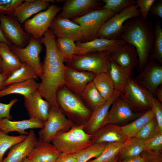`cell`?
<instances>
[{
  "label": "cell",
  "instance_id": "ffe728a7",
  "mask_svg": "<svg viewBox=\"0 0 162 162\" xmlns=\"http://www.w3.org/2000/svg\"><path fill=\"white\" fill-rule=\"evenodd\" d=\"M121 94L119 92L115 90L110 99L103 105L92 112L89 119L83 125V130L86 133L90 135H93L102 127L112 103Z\"/></svg>",
  "mask_w": 162,
  "mask_h": 162
},
{
  "label": "cell",
  "instance_id": "60d3db41",
  "mask_svg": "<svg viewBox=\"0 0 162 162\" xmlns=\"http://www.w3.org/2000/svg\"><path fill=\"white\" fill-rule=\"evenodd\" d=\"M162 132H159L156 135L144 141V152L151 154L162 153Z\"/></svg>",
  "mask_w": 162,
  "mask_h": 162
},
{
  "label": "cell",
  "instance_id": "2e32d148",
  "mask_svg": "<svg viewBox=\"0 0 162 162\" xmlns=\"http://www.w3.org/2000/svg\"><path fill=\"white\" fill-rule=\"evenodd\" d=\"M49 29L56 37L67 39L76 42L82 41L81 28L70 20L56 16L52 20Z\"/></svg>",
  "mask_w": 162,
  "mask_h": 162
},
{
  "label": "cell",
  "instance_id": "9f6ffc18",
  "mask_svg": "<svg viewBox=\"0 0 162 162\" xmlns=\"http://www.w3.org/2000/svg\"><path fill=\"white\" fill-rule=\"evenodd\" d=\"M20 162H32L29 160L27 157L23 159Z\"/></svg>",
  "mask_w": 162,
  "mask_h": 162
},
{
  "label": "cell",
  "instance_id": "52a82bcc",
  "mask_svg": "<svg viewBox=\"0 0 162 162\" xmlns=\"http://www.w3.org/2000/svg\"><path fill=\"white\" fill-rule=\"evenodd\" d=\"M140 16L139 10L136 4L129 6L116 13L108 20L99 32L96 38L118 39L125 22L130 19Z\"/></svg>",
  "mask_w": 162,
  "mask_h": 162
},
{
  "label": "cell",
  "instance_id": "f6af8a7d",
  "mask_svg": "<svg viewBox=\"0 0 162 162\" xmlns=\"http://www.w3.org/2000/svg\"><path fill=\"white\" fill-rule=\"evenodd\" d=\"M156 1L155 0L136 1V5L139 10L140 16L142 19L147 20L151 7Z\"/></svg>",
  "mask_w": 162,
  "mask_h": 162
},
{
  "label": "cell",
  "instance_id": "7a4b0ae2",
  "mask_svg": "<svg viewBox=\"0 0 162 162\" xmlns=\"http://www.w3.org/2000/svg\"><path fill=\"white\" fill-rule=\"evenodd\" d=\"M58 50L46 51L38 92L49 103L50 108L59 107L56 94L64 85L65 67Z\"/></svg>",
  "mask_w": 162,
  "mask_h": 162
},
{
  "label": "cell",
  "instance_id": "9c48e42d",
  "mask_svg": "<svg viewBox=\"0 0 162 162\" xmlns=\"http://www.w3.org/2000/svg\"><path fill=\"white\" fill-rule=\"evenodd\" d=\"M74 125L59 107L50 108L48 118L38 132L39 139L51 143L58 133L67 131Z\"/></svg>",
  "mask_w": 162,
  "mask_h": 162
},
{
  "label": "cell",
  "instance_id": "3957f363",
  "mask_svg": "<svg viewBox=\"0 0 162 162\" xmlns=\"http://www.w3.org/2000/svg\"><path fill=\"white\" fill-rule=\"evenodd\" d=\"M56 98L58 106L64 115L74 125L84 124L92 113L80 96L71 92L64 85L57 91Z\"/></svg>",
  "mask_w": 162,
  "mask_h": 162
},
{
  "label": "cell",
  "instance_id": "484cf974",
  "mask_svg": "<svg viewBox=\"0 0 162 162\" xmlns=\"http://www.w3.org/2000/svg\"><path fill=\"white\" fill-rule=\"evenodd\" d=\"M44 125V123L34 118L11 121L5 118L0 121V130L6 134L10 132L16 131L21 135H28L29 132L26 130L29 129H41Z\"/></svg>",
  "mask_w": 162,
  "mask_h": 162
},
{
  "label": "cell",
  "instance_id": "8fae6325",
  "mask_svg": "<svg viewBox=\"0 0 162 162\" xmlns=\"http://www.w3.org/2000/svg\"><path fill=\"white\" fill-rule=\"evenodd\" d=\"M42 43L40 38L30 37L28 44L24 48L13 45L10 46L12 51L21 62L30 65L41 78L43 73V64L40 61V54L42 50Z\"/></svg>",
  "mask_w": 162,
  "mask_h": 162
},
{
  "label": "cell",
  "instance_id": "83f0119b",
  "mask_svg": "<svg viewBox=\"0 0 162 162\" xmlns=\"http://www.w3.org/2000/svg\"><path fill=\"white\" fill-rule=\"evenodd\" d=\"M0 55L2 59V73L9 76L21 67L22 62L7 44L0 42Z\"/></svg>",
  "mask_w": 162,
  "mask_h": 162
},
{
  "label": "cell",
  "instance_id": "f5cc1de1",
  "mask_svg": "<svg viewBox=\"0 0 162 162\" xmlns=\"http://www.w3.org/2000/svg\"><path fill=\"white\" fill-rule=\"evenodd\" d=\"M154 96L160 102H162V86H159L156 89Z\"/></svg>",
  "mask_w": 162,
  "mask_h": 162
},
{
  "label": "cell",
  "instance_id": "cb8c5ba5",
  "mask_svg": "<svg viewBox=\"0 0 162 162\" xmlns=\"http://www.w3.org/2000/svg\"><path fill=\"white\" fill-rule=\"evenodd\" d=\"M60 153L52 144L39 139L27 158L32 162H55Z\"/></svg>",
  "mask_w": 162,
  "mask_h": 162
},
{
  "label": "cell",
  "instance_id": "9a60e30c",
  "mask_svg": "<svg viewBox=\"0 0 162 162\" xmlns=\"http://www.w3.org/2000/svg\"><path fill=\"white\" fill-rule=\"evenodd\" d=\"M154 96L156 89L162 84V66L156 60L151 59L135 80Z\"/></svg>",
  "mask_w": 162,
  "mask_h": 162
},
{
  "label": "cell",
  "instance_id": "bcb514c9",
  "mask_svg": "<svg viewBox=\"0 0 162 162\" xmlns=\"http://www.w3.org/2000/svg\"><path fill=\"white\" fill-rule=\"evenodd\" d=\"M18 100L17 99L14 98L11 100L8 104L0 102V121L5 118L10 120L12 118V116L10 113V110L12 106Z\"/></svg>",
  "mask_w": 162,
  "mask_h": 162
},
{
  "label": "cell",
  "instance_id": "ab89813d",
  "mask_svg": "<svg viewBox=\"0 0 162 162\" xmlns=\"http://www.w3.org/2000/svg\"><path fill=\"white\" fill-rule=\"evenodd\" d=\"M160 131L154 117L146 124L135 136L137 138L145 141L152 138Z\"/></svg>",
  "mask_w": 162,
  "mask_h": 162
},
{
  "label": "cell",
  "instance_id": "ba28073f",
  "mask_svg": "<svg viewBox=\"0 0 162 162\" xmlns=\"http://www.w3.org/2000/svg\"><path fill=\"white\" fill-rule=\"evenodd\" d=\"M151 95L144 87L130 77L121 95L134 111L145 112L152 108Z\"/></svg>",
  "mask_w": 162,
  "mask_h": 162
},
{
  "label": "cell",
  "instance_id": "6f0895ef",
  "mask_svg": "<svg viewBox=\"0 0 162 162\" xmlns=\"http://www.w3.org/2000/svg\"><path fill=\"white\" fill-rule=\"evenodd\" d=\"M113 162H118L117 159H116V160Z\"/></svg>",
  "mask_w": 162,
  "mask_h": 162
},
{
  "label": "cell",
  "instance_id": "ee69618b",
  "mask_svg": "<svg viewBox=\"0 0 162 162\" xmlns=\"http://www.w3.org/2000/svg\"><path fill=\"white\" fill-rule=\"evenodd\" d=\"M152 108L154 110L155 117L160 131L162 132V105L161 102L152 94L151 96Z\"/></svg>",
  "mask_w": 162,
  "mask_h": 162
},
{
  "label": "cell",
  "instance_id": "ac0fdd59",
  "mask_svg": "<svg viewBox=\"0 0 162 162\" xmlns=\"http://www.w3.org/2000/svg\"><path fill=\"white\" fill-rule=\"evenodd\" d=\"M111 59L130 75L134 69L138 67L139 64L135 48L126 42L111 53Z\"/></svg>",
  "mask_w": 162,
  "mask_h": 162
},
{
  "label": "cell",
  "instance_id": "44dd1931",
  "mask_svg": "<svg viewBox=\"0 0 162 162\" xmlns=\"http://www.w3.org/2000/svg\"><path fill=\"white\" fill-rule=\"evenodd\" d=\"M125 43L124 40L120 39L110 40L96 38L88 41H77L75 43L80 48V54H83L104 51L112 53Z\"/></svg>",
  "mask_w": 162,
  "mask_h": 162
},
{
  "label": "cell",
  "instance_id": "4316f807",
  "mask_svg": "<svg viewBox=\"0 0 162 162\" xmlns=\"http://www.w3.org/2000/svg\"><path fill=\"white\" fill-rule=\"evenodd\" d=\"M40 83L35 79L12 84L0 91V98L11 94H19L28 97L38 90Z\"/></svg>",
  "mask_w": 162,
  "mask_h": 162
},
{
  "label": "cell",
  "instance_id": "277c9868",
  "mask_svg": "<svg viewBox=\"0 0 162 162\" xmlns=\"http://www.w3.org/2000/svg\"><path fill=\"white\" fill-rule=\"evenodd\" d=\"M83 125H74L69 130L58 133L52 144L60 153L74 154L91 145V135L86 133Z\"/></svg>",
  "mask_w": 162,
  "mask_h": 162
},
{
  "label": "cell",
  "instance_id": "816d5d0a",
  "mask_svg": "<svg viewBox=\"0 0 162 162\" xmlns=\"http://www.w3.org/2000/svg\"><path fill=\"white\" fill-rule=\"evenodd\" d=\"M8 76H9L5 74L0 73V91L6 87L4 86V83Z\"/></svg>",
  "mask_w": 162,
  "mask_h": 162
},
{
  "label": "cell",
  "instance_id": "d6986e66",
  "mask_svg": "<svg viewBox=\"0 0 162 162\" xmlns=\"http://www.w3.org/2000/svg\"><path fill=\"white\" fill-rule=\"evenodd\" d=\"M42 97L37 90L30 95L24 97V105L30 118L45 123L48 117L50 107L48 102Z\"/></svg>",
  "mask_w": 162,
  "mask_h": 162
},
{
  "label": "cell",
  "instance_id": "d6a6232c",
  "mask_svg": "<svg viewBox=\"0 0 162 162\" xmlns=\"http://www.w3.org/2000/svg\"><path fill=\"white\" fill-rule=\"evenodd\" d=\"M144 141L135 137L128 138L124 142L123 146L118 155L117 160L139 155L144 152Z\"/></svg>",
  "mask_w": 162,
  "mask_h": 162
},
{
  "label": "cell",
  "instance_id": "8992f818",
  "mask_svg": "<svg viewBox=\"0 0 162 162\" xmlns=\"http://www.w3.org/2000/svg\"><path fill=\"white\" fill-rule=\"evenodd\" d=\"M116 13L101 8L93 10L71 21L80 26L83 33L82 42H86L96 38L104 25Z\"/></svg>",
  "mask_w": 162,
  "mask_h": 162
},
{
  "label": "cell",
  "instance_id": "681fc988",
  "mask_svg": "<svg viewBox=\"0 0 162 162\" xmlns=\"http://www.w3.org/2000/svg\"><path fill=\"white\" fill-rule=\"evenodd\" d=\"M153 15L162 18V1H156L153 4L151 9Z\"/></svg>",
  "mask_w": 162,
  "mask_h": 162
},
{
  "label": "cell",
  "instance_id": "d590c367",
  "mask_svg": "<svg viewBox=\"0 0 162 162\" xmlns=\"http://www.w3.org/2000/svg\"><path fill=\"white\" fill-rule=\"evenodd\" d=\"M124 146V142L108 143L105 148L97 157L87 162H113L117 157Z\"/></svg>",
  "mask_w": 162,
  "mask_h": 162
},
{
  "label": "cell",
  "instance_id": "c3c4849f",
  "mask_svg": "<svg viewBox=\"0 0 162 162\" xmlns=\"http://www.w3.org/2000/svg\"><path fill=\"white\" fill-rule=\"evenodd\" d=\"M144 157V162H162V153L151 154L143 152Z\"/></svg>",
  "mask_w": 162,
  "mask_h": 162
},
{
  "label": "cell",
  "instance_id": "f907efd6",
  "mask_svg": "<svg viewBox=\"0 0 162 162\" xmlns=\"http://www.w3.org/2000/svg\"><path fill=\"white\" fill-rule=\"evenodd\" d=\"M144 157L143 152L141 154L127 158L118 162H144Z\"/></svg>",
  "mask_w": 162,
  "mask_h": 162
},
{
  "label": "cell",
  "instance_id": "db71d44e",
  "mask_svg": "<svg viewBox=\"0 0 162 162\" xmlns=\"http://www.w3.org/2000/svg\"><path fill=\"white\" fill-rule=\"evenodd\" d=\"M0 42L5 43L10 46L13 44L11 43L5 37L0 26Z\"/></svg>",
  "mask_w": 162,
  "mask_h": 162
},
{
  "label": "cell",
  "instance_id": "5b68a950",
  "mask_svg": "<svg viewBox=\"0 0 162 162\" xmlns=\"http://www.w3.org/2000/svg\"><path fill=\"white\" fill-rule=\"evenodd\" d=\"M110 52L104 51L74 55L65 62L67 66L80 71L95 74L107 72L111 60Z\"/></svg>",
  "mask_w": 162,
  "mask_h": 162
},
{
  "label": "cell",
  "instance_id": "1f68e13d",
  "mask_svg": "<svg viewBox=\"0 0 162 162\" xmlns=\"http://www.w3.org/2000/svg\"><path fill=\"white\" fill-rule=\"evenodd\" d=\"M38 76L33 68L25 62H22L20 68L14 72L5 81L6 87L12 84L24 82L32 79L37 80Z\"/></svg>",
  "mask_w": 162,
  "mask_h": 162
},
{
  "label": "cell",
  "instance_id": "7402d4cb",
  "mask_svg": "<svg viewBox=\"0 0 162 162\" xmlns=\"http://www.w3.org/2000/svg\"><path fill=\"white\" fill-rule=\"evenodd\" d=\"M53 1L25 0L15 9L12 16L23 23L33 15L47 9Z\"/></svg>",
  "mask_w": 162,
  "mask_h": 162
},
{
  "label": "cell",
  "instance_id": "7bdbcfd3",
  "mask_svg": "<svg viewBox=\"0 0 162 162\" xmlns=\"http://www.w3.org/2000/svg\"><path fill=\"white\" fill-rule=\"evenodd\" d=\"M24 0H0V15H11Z\"/></svg>",
  "mask_w": 162,
  "mask_h": 162
},
{
  "label": "cell",
  "instance_id": "b9f144b4",
  "mask_svg": "<svg viewBox=\"0 0 162 162\" xmlns=\"http://www.w3.org/2000/svg\"><path fill=\"white\" fill-rule=\"evenodd\" d=\"M104 4L102 9H107L118 13L126 8L136 4L134 0H103Z\"/></svg>",
  "mask_w": 162,
  "mask_h": 162
},
{
  "label": "cell",
  "instance_id": "5bb4252c",
  "mask_svg": "<svg viewBox=\"0 0 162 162\" xmlns=\"http://www.w3.org/2000/svg\"><path fill=\"white\" fill-rule=\"evenodd\" d=\"M102 1L97 0H67L57 16L72 20L82 16L93 10L102 8Z\"/></svg>",
  "mask_w": 162,
  "mask_h": 162
},
{
  "label": "cell",
  "instance_id": "e575fe53",
  "mask_svg": "<svg viewBox=\"0 0 162 162\" xmlns=\"http://www.w3.org/2000/svg\"><path fill=\"white\" fill-rule=\"evenodd\" d=\"M56 44L58 52L64 62L68 61L74 55L80 54V48L73 40L58 37L56 40Z\"/></svg>",
  "mask_w": 162,
  "mask_h": 162
},
{
  "label": "cell",
  "instance_id": "836d02e7",
  "mask_svg": "<svg viewBox=\"0 0 162 162\" xmlns=\"http://www.w3.org/2000/svg\"><path fill=\"white\" fill-rule=\"evenodd\" d=\"M92 81L100 94L106 101L112 97L115 91L114 87L107 72L96 74Z\"/></svg>",
  "mask_w": 162,
  "mask_h": 162
},
{
  "label": "cell",
  "instance_id": "f546056e",
  "mask_svg": "<svg viewBox=\"0 0 162 162\" xmlns=\"http://www.w3.org/2000/svg\"><path fill=\"white\" fill-rule=\"evenodd\" d=\"M107 72L113 84L115 90L123 92L131 75L111 60Z\"/></svg>",
  "mask_w": 162,
  "mask_h": 162
},
{
  "label": "cell",
  "instance_id": "6da1fadb",
  "mask_svg": "<svg viewBox=\"0 0 162 162\" xmlns=\"http://www.w3.org/2000/svg\"><path fill=\"white\" fill-rule=\"evenodd\" d=\"M153 31L151 23L140 16L130 19L125 22L118 38L135 48L139 61L138 69L140 72L148 62L150 53L153 50Z\"/></svg>",
  "mask_w": 162,
  "mask_h": 162
},
{
  "label": "cell",
  "instance_id": "e0dca14e",
  "mask_svg": "<svg viewBox=\"0 0 162 162\" xmlns=\"http://www.w3.org/2000/svg\"><path fill=\"white\" fill-rule=\"evenodd\" d=\"M96 75L92 72L78 70L65 65L64 85L71 92L80 96L87 85L93 81Z\"/></svg>",
  "mask_w": 162,
  "mask_h": 162
},
{
  "label": "cell",
  "instance_id": "4fadbf2b",
  "mask_svg": "<svg viewBox=\"0 0 162 162\" xmlns=\"http://www.w3.org/2000/svg\"><path fill=\"white\" fill-rule=\"evenodd\" d=\"M144 113L134 111L120 95L112 103L102 127L108 124H116L135 119Z\"/></svg>",
  "mask_w": 162,
  "mask_h": 162
},
{
  "label": "cell",
  "instance_id": "4dcf8cb0",
  "mask_svg": "<svg viewBox=\"0 0 162 162\" xmlns=\"http://www.w3.org/2000/svg\"><path fill=\"white\" fill-rule=\"evenodd\" d=\"M154 117L155 115L154 110L152 108L132 122L120 126V128L128 138L134 137H135L146 124Z\"/></svg>",
  "mask_w": 162,
  "mask_h": 162
},
{
  "label": "cell",
  "instance_id": "11a10c76",
  "mask_svg": "<svg viewBox=\"0 0 162 162\" xmlns=\"http://www.w3.org/2000/svg\"><path fill=\"white\" fill-rule=\"evenodd\" d=\"M2 59L0 55V73H2Z\"/></svg>",
  "mask_w": 162,
  "mask_h": 162
},
{
  "label": "cell",
  "instance_id": "f1b7e54d",
  "mask_svg": "<svg viewBox=\"0 0 162 162\" xmlns=\"http://www.w3.org/2000/svg\"><path fill=\"white\" fill-rule=\"evenodd\" d=\"M80 97L86 106L92 112L103 105L106 101L92 81L87 85Z\"/></svg>",
  "mask_w": 162,
  "mask_h": 162
},
{
  "label": "cell",
  "instance_id": "8d00e7d4",
  "mask_svg": "<svg viewBox=\"0 0 162 162\" xmlns=\"http://www.w3.org/2000/svg\"><path fill=\"white\" fill-rule=\"evenodd\" d=\"M108 143L92 144L89 147L74 153L77 162H87L99 156Z\"/></svg>",
  "mask_w": 162,
  "mask_h": 162
},
{
  "label": "cell",
  "instance_id": "d4e9b609",
  "mask_svg": "<svg viewBox=\"0 0 162 162\" xmlns=\"http://www.w3.org/2000/svg\"><path fill=\"white\" fill-rule=\"evenodd\" d=\"M92 143L124 142L128 139L117 124H108L103 126L91 136Z\"/></svg>",
  "mask_w": 162,
  "mask_h": 162
},
{
  "label": "cell",
  "instance_id": "74e56055",
  "mask_svg": "<svg viewBox=\"0 0 162 162\" xmlns=\"http://www.w3.org/2000/svg\"><path fill=\"white\" fill-rule=\"evenodd\" d=\"M27 136L24 135L9 136L0 130V162L2 161L3 156L9 148L24 140Z\"/></svg>",
  "mask_w": 162,
  "mask_h": 162
},
{
  "label": "cell",
  "instance_id": "f35d334b",
  "mask_svg": "<svg viewBox=\"0 0 162 162\" xmlns=\"http://www.w3.org/2000/svg\"><path fill=\"white\" fill-rule=\"evenodd\" d=\"M153 32V51L150 58L156 60L161 64L162 63V29L158 20L155 23Z\"/></svg>",
  "mask_w": 162,
  "mask_h": 162
},
{
  "label": "cell",
  "instance_id": "7c38bea8",
  "mask_svg": "<svg viewBox=\"0 0 162 162\" xmlns=\"http://www.w3.org/2000/svg\"><path fill=\"white\" fill-rule=\"evenodd\" d=\"M20 24L12 15H0V26L6 38L13 45L22 48L28 44L31 37Z\"/></svg>",
  "mask_w": 162,
  "mask_h": 162
},
{
  "label": "cell",
  "instance_id": "7dc6e473",
  "mask_svg": "<svg viewBox=\"0 0 162 162\" xmlns=\"http://www.w3.org/2000/svg\"><path fill=\"white\" fill-rule=\"evenodd\" d=\"M55 162H77L74 154L60 153Z\"/></svg>",
  "mask_w": 162,
  "mask_h": 162
},
{
  "label": "cell",
  "instance_id": "30bf717a",
  "mask_svg": "<svg viewBox=\"0 0 162 162\" xmlns=\"http://www.w3.org/2000/svg\"><path fill=\"white\" fill-rule=\"evenodd\" d=\"M61 10L58 5L51 4L46 10L25 21L23 23L24 30L31 37L40 38L49 29L52 20Z\"/></svg>",
  "mask_w": 162,
  "mask_h": 162
},
{
  "label": "cell",
  "instance_id": "603a6c76",
  "mask_svg": "<svg viewBox=\"0 0 162 162\" xmlns=\"http://www.w3.org/2000/svg\"><path fill=\"white\" fill-rule=\"evenodd\" d=\"M38 140L34 131L31 130L26 138L11 147L2 162H20L31 152Z\"/></svg>",
  "mask_w": 162,
  "mask_h": 162
}]
</instances>
